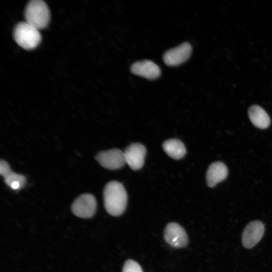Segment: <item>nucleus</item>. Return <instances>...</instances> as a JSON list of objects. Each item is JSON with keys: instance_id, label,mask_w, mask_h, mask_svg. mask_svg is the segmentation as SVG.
Instances as JSON below:
<instances>
[{"instance_id": "1", "label": "nucleus", "mask_w": 272, "mask_h": 272, "mask_svg": "<svg viewBox=\"0 0 272 272\" xmlns=\"http://www.w3.org/2000/svg\"><path fill=\"white\" fill-rule=\"evenodd\" d=\"M103 200L106 212L111 216H119L125 211L127 192L123 185L117 181L108 182L104 189Z\"/></svg>"}, {"instance_id": "2", "label": "nucleus", "mask_w": 272, "mask_h": 272, "mask_svg": "<svg viewBox=\"0 0 272 272\" xmlns=\"http://www.w3.org/2000/svg\"><path fill=\"white\" fill-rule=\"evenodd\" d=\"M25 18L26 22L39 30L45 28L49 23V9L46 3L42 1H32L26 7Z\"/></svg>"}, {"instance_id": "3", "label": "nucleus", "mask_w": 272, "mask_h": 272, "mask_svg": "<svg viewBox=\"0 0 272 272\" xmlns=\"http://www.w3.org/2000/svg\"><path fill=\"white\" fill-rule=\"evenodd\" d=\"M14 38L22 48L32 49L36 47L41 40L39 30L27 22L18 23L14 30Z\"/></svg>"}, {"instance_id": "4", "label": "nucleus", "mask_w": 272, "mask_h": 272, "mask_svg": "<svg viewBox=\"0 0 272 272\" xmlns=\"http://www.w3.org/2000/svg\"><path fill=\"white\" fill-rule=\"evenodd\" d=\"M97 202L95 197L90 193L80 195L74 201L71 210L76 216L81 218L92 217L96 211Z\"/></svg>"}, {"instance_id": "5", "label": "nucleus", "mask_w": 272, "mask_h": 272, "mask_svg": "<svg viewBox=\"0 0 272 272\" xmlns=\"http://www.w3.org/2000/svg\"><path fill=\"white\" fill-rule=\"evenodd\" d=\"M164 237L168 244L176 248L185 247L188 242V236L184 228L174 222L167 224Z\"/></svg>"}, {"instance_id": "6", "label": "nucleus", "mask_w": 272, "mask_h": 272, "mask_svg": "<svg viewBox=\"0 0 272 272\" xmlns=\"http://www.w3.org/2000/svg\"><path fill=\"white\" fill-rule=\"evenodd\" d=\"M95 159L103 167L111 170L119 169L126 163L123 152L118 149L100 152Z\"/></svg>"}, {"instance_id": "7", "label": "nucleus", "mask_w": 272, "mask_h": 272, "mask_svg": "<svg viewBox=\"0 0 272 272\" xmlns=\"http://www.w3.org/2000/svg\"><path fill=\"white\" fill-rule=\"evenodd\" d=\"M191 52V45L188 42H184L165 52L163 59L166 65L175 66L186 61L190 57Z\"/></svg>"}, {"instance_id": "8", "label": "nucleus", "mask_w": 272, "mask_h": 272, "mask_svg": "<svg viewBox=\"0 0 272 272\" xmlns=\"http://www.w3.org/2000/svg\"><path fill=\"white\" fill-rule=\"evenodd\" d=\"M264 230V225L260 221H253L248 223L242 235L243 246L247 249L254 247L262 238Z\"/></svg>"}, {"instance_id": "9", "label": "nucleus", "mask_w": 272, "mask_h": 272, "mask_svg": "<svg viewBox=\"0 0 272 272\" xmlns=\"http://www.w3.org/2000/svg\"><path fill=\"white\" fill-rule=\"evenodd\" d=\"M123 153L125 163L131 169L138 170L143 167L146 149L142 144L132 143L125 148Z\"/></svg>"}, {"instance_id": "10", "label": "nucleus", "mask_w": 272, "mask_h": 272, "mask_svg": "<svg viewBox=\"0 0 272 272\" xmlns=\"http://www.w3.org/2000/svg\"><path fill=\"white\" fill-rule=\"evenodd\" d=\"M130 71L133 74L149 80H155L160 77L161 70L159 66L150 60H143L133 63Z\"/></svg>"}, {"instance_id": "11", "label": "nucleus", "mask_w": 272, "mask_h": 272, "mask_svg": "<svg viewBox=\"0 0 272 272\" xmlns=\"http://www.w3.org/2000/svg\"><path fill=\"white\" fill-rule=\"evenodd\" d=\"M228 174V168L223 163L217 161L212 163L209 166L206 174L208 185L210 187L215 186L218 183L225 180Z\"/></svg>"}, {"instance_id": "12", "label": "nucleus", "mask_w": 272, "mask_h": 272, "mask_svg": "<svg viewBox=\"0 0 272 272\" xmlns=\"http://www.w3.org/2000/svg\"><path fill=\"white\" fill-rule=\"evenodd\" d=\"M248 112L249 119L256 127L265 129L269 126L270 118L266 111L260 106L252 105L249 108Z\"/></svg>"}, {"instance_id": "13", "label": "nucleus", "mask_w": 272, "mask_h": 272, "mask_svg": "<svg viewBox=\"0 0 272 272\" xmlns=\"http://www.w3.org/2000/svg\"><path fill=\"white\" fill-rule=\"evenodd\" d=\"M162 147L166 154L175 160H179L184 157L186 150L184 144L177 139H171L165 141Z\"/></svg>"}, {"instance_id": "14", "label": "nucleus", "mask_w": 272, "mask_h": 272, "mask_svg": "<svg viewBox=\"0 0 272 272\" xmlns=\"http://www.w3.org/2000/svg\"><path fill=\"white\" fill-rule=\"evenodd\" d=\"M4 177L6 184L10 187L14 182L19 183L22 187L26 182V178L24 176L14 173L12 171Z\"/></svg>"}, {"instance_id": "15", "label": "nucleus", "mask_w": 272, "mask_h": 272, "mask_svg": "<svg viewBox=\"0 0 272 272\" xmlns=\"http://www.w3.org/2000/svg\"><path fill=\"white\" fill-rule=\"evenodd\" d=\"M122 272H143L140 265L134 260H126L122 268Z\"/></svg>"}, {"instance_id": "16", "label": "nucleus", "mask_w": 272, "mask_h": 272, "mask_svg": "<svg viewBox=\"0 0 272 272\" xmlns=\"http://www.w3.org/2000/svg\"><path fill=\"white\" fill-rule=\"evenodd\" d=\"M12 170L9 164L5 160H1L0 162V174L5 177Z\"/></svg>"}]
</instances>
